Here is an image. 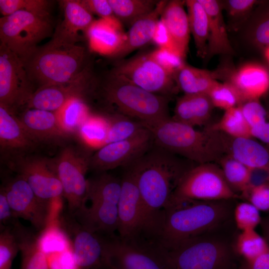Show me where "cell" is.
<instances>
[{"instance_id": "1", "label": "cell", "mask_w": 269, "mask_h": 269, "mask_svg": "<svg viewBox=\"0 0 269 269\" xmlns=\"http://www.w3.org/2000/svg\"><path fill=\"white\" fill-rule=\"evenodd\" d=\"M189 161L153 143L136 161L137 182L142 206L139 236L151 237L156 234L177 184L192 166L187 162Z\"/></svg>"}, {"instance_id": "2", "label": "cell", "mask_w": 269, "mask_h": 269, "mask_svg": "<svg viewBox=\"0 0 269 269\" xmlns=\"http://www.w3.org/2000/svg\"><path fill=\"white\" fill-rule=\"evenodd\" d=\"M229 201L188 200L167 208L151 240L168 245L216 230L231 215Z\"/></svg>"}, {"instance_id": "3", "label": "cell", "mask_w": 269, "mask_h": 269, "mask_svg": "<svg viewBox=\"0 0 269 269\" xmlns=\"http://www.w3.org/2000/svg\"><path fill=\"white\" fill-rule=\"evenodd\" d=\"M147 128L154 145L191 162L215 163L226 154V135L221 132L198 130L171 118Z\"/></svg>"}, {"instance_id": "4", "label": "cell", "mask_w": 269, "mask_h": 269, "mask_svg": "<svg viewBox=\"0 0 269 269\" xmlns=\"http://www.w3.org/2000/svg\"><path fill=\"white\" fill-rule=\"evenodd\" d=\"M214 232L174 244H152L168 269H236L235 248Z\"/></svg>"}, {"instance_id": "5", "label": "cell", "mask_w": 269, "mask_h": 269, "mask_svg": "<svg viewBox=\"0 0 269 269\" xmlns=\"http://www.w3.org/2000/svg\"><path fill=\"white\" fill-rule=\"evenodd\" d=\"M84 47L50 40L23 62L28 77L39 87L69 83L90 67Z\"/></svg>"}, {"instance_id": "6", "label": "cell", "mask_w": 269, "mask_h": 269, "mask_svg": "<svg viewBox=\"0 0 269 269\" xmlns=\"http://www.w3.org/2000/svg\"><path fill=\"white\" fill-rule=\"evenodd\" d=\"M103 94L119 114L138 121L146 128L170 118L169 97L146 91L113 72L104 83Z\"/></svg>"}, {"instance_id": "7", "label": "cell", "mask_w": 269, "mask_h": 269, "mask_svg": "<svg viewBox=\"0 0 269 269\" xmlns=\"http://www.w3.org/2000/svg\"><path fill=\"white\" fill-rule=\"evenodd\" d=\"M88 180L85 203L90 204L71 215L81 224L94 231L106 235H116L119 224L121 179L105 172Z\"/></svg>"}, {"instance_id": "8", "label": "cell", "mask_w": 269, "mask_h": 269, "mask_svg": "<svg viewBox=\"0 0 269 269\" xmlns=\"http://www.w3.org/2000/svg\"><path fill=\"white\" fill-rule=\"evenodd\" d=\"M53 28L50 13L19 10L0 18V44L23 62L49 36Z\"/></svg>"}, {"instance_id": "9", "label": "cell", "mask_w": 269, "mask_h": 269, "mask_svg": "<svg viewBox=\"0 0 269 269\" xmlns=\"http://www.w3.org/2000/svg\"><path fill=\"white\" fill-rule=\"evenodd\" d=\"M239 197L227 183L219 165L214 162L198 164L181 177L165 209L188 200H231Z\"/></svg>"}, {"instance_id": "10", "label": "cell", "mask_w": 269, "mask_h": 269, "mask_svg": "<svg viewBox=\"0 0 269 269\" xmlns=\"http://www.w3.org/2000/svg\"><path fill=\"white\" fill-rule=\"evenodd\" d=\"M57 218L70 239L71 250L79 269L109 268L107 259L109 241L111 236L87 228L67 211L62 212V209Z\"/></svg>"}, {"instance_id": "11", "label": "cell", "mask_w": 269, "mask_h": 269, "mask_svg": "<svg viewBox=\"0 0 269 269\" xmlns=\"http://www.w3.org/2000/svg\"><path fill=\"white\" fill-rule=\"evenodd\" d=\"M89 158L66 147L52 164L62 186L67 212L72 215L81 209L87 200Z\"/></svg>"}, {"instance_id": "12", "label": "cell", "mask_w": 269, "mask_h": 269, "mask_svg": "<svg viewBox=\"0 0 269 269\" xmlns=\"http://www.w3.org/2000/svg\"><path fill=\"white\" fill-rule=\"evenodd\" d=\"M113 72L142 89L167 97L178 90L174 75L150 54H141L120 63Z\"/></svg>"}, {"instance_id": "13", "label": "cell", "mask_w": 269, "mask_h": 269, "mask_svg": "<svg viewBox=\"0 0 269 269\" xmlns=\"http://www.w3.org/2000/svg\"><path fill=\"white\" fill-rule=\"evenodd\" d=\"M108 264L112 269H168L154 246L142 239L110 237Z\"/></svg>"}, {"instance_id": "14", "label": "cell", "mask_w": 269, "mask_h": 269, "mask_svg": "<svg viewBox=\"0 0 269 269\" xmlns=\"http://www.w3.org/2000/svg\"><path fill=\"white\" fill-rule=\"evenodd\" d=\"M2 187L15 216L29 222L37 231L44 229L55 217L53 205L38 197L20 175Z\"/></svg>"}, {"instance_id": "15", "label": "cell", "mask_w": 269, "mask_h": 269, "mask_svg": "<svg viewBox=\"0 0 269 269\" xmlns=\"http://www.w3.org/2000/svg\"><path fill=\"white\" fill-rule=\"evenodd\" d=\"M150 131L146 128L131 138L107 143L89 158V168L105 172L117 167H124L142 156L152 146Z\"/></svg>"}, {"instance_id": "16", "label": "cell", "mask_w": 269, "mask_h": 269, "mask_svg": "<svg viewBox=\"0 0 269 269\" xmlns=\"http://www.w3.org/2000/svg\"><path fill=\"white\" fill-rule=\"evenodd\" d=\"M23 61L0 44V104L11 110L26 105L34 92Z\"/></svg>"}, {"instance_id": "17", "label": "cell", "mask_w": 269, "mask_h": 269, "mask_svg": "<svg viewBox=\"0 0 269 269\" xmlns=\"http://www.w3.org/2000/svg\"><path fill=\"white\" fill-rule=\"evenodd\" d=\"M136 161L123 167L121 178L117 231L118 236L124 239L137 238L141 229L142 206L137 182Z\"/></svg>"}, {"instance_id": "18", "label": "cell", "mask_w": 269, "mask_h": 269, "mask_svg": "<svg viewBox=\"0 0 269 269\" xmlns=\"http://www.w3.org/2000/svg\"><path fill=\"white\" fill-rule=\"evenodd\" d=\"M18 172L38 197L51 204L56 212L61 209L62 186L52 164L41 158L28 159L19 164Z\"/></svg>"}, {"instance_id": "19", "label": "cell", "mask_w": 269, "mask_h": 269, "mask_svg": "<svg viewBox=\"0 0 269 269\" xmlns=\"http://www.w3.org/2000/svg\"><path fill=\"white\" fill-rule=\"evenodd\" d=\"M93 81L89 68L69 83L38 87L31 95L26 105L28 109L56 112L70 100L83 98V95L90 90Z\"/></svg>"}, {"instance_id": "20", "label": "cell", "mask_w": 269, "mask_h": 269, "mask_svg": "<svg viewBox=\"0 0 269 269\" xmlns=\"http://www.w3.org/2000/svg\"><path fill=\"white\" fill-rule=\"evenodd\" d=\"M63 19L56 26L51 40L66 44H76L80 38V32H85L94 22L90 13L80 0L61 1Z\"/></svg>"}, {"instance_id": "21", "label": "cell", "mask_w": 269, "mask_h": 269, "mask_svg": "<svg viewBox=\"0 0 269 269\" xmlns=\"http://www.w3.org/2000/svg\"><path fill=\"white\" fill-rule=\"evenodd\" d=\"M227 81L237 90L244 103L260 100L269 90V71L260 64L249 63L231 72Z\"/></svg>"}, {"instance_id": "22", "label": "cell", "mask_w": 269, "mask_h": 269, "mask_svg": "<svg viewBox=\"0 0 269 269\" xmlns=\"http://www.w3.org/2000/svg\"><path fill=\"white\" fill-rule=\"evenodd\" d=\"M85 32L93 51L113 56L121 50L126 34L118 19L94 20Z\"/></svg>"}, {"instance_id": "23", "label": "cell", "mask_w": 269, "mask_h": 269, "mask_svg": "<svg viewBox=\"0 0 269 269\" xmlns=\"http://www.w3.org/2000/svg\"><path fill=\"white\" fill-rule=\"evenodd\" d=\"M185 0L167 1L160 16L173 44L179 55L185 59L188 50L190 28Z\"/></svg>"}, {"instance_id": "24", "label": "cell", "mask_w": 269, "mask_h": 269, "mask_svg": "<svg viewBox=\"0 0 269 269\" xmlns=\"http://www.w3.org/2000/svg\"><path fill=\"white\" fill-rule=\"evenodd\" d=\"M19 119L35 141L66 137L69 135L61 127L56 112L27 108Z\"/></svg>"}, {"instance_id": "25", "label": "cell", "mask_w": 269, "mask_h": 269, "mask_svg": "<svg viewBox=\"0 0 269 269\" xmlns=\"http://www.w3.org/2000/svg\"><path fill=\"white\" fill-rule=\"evenodd\" d=\"M205 9L209 19V35L206 58L217 54L234 53L227 34L221 2L216 0H198Z\"/></svg>"}, {"instance_id": "26", "label": "cell", "mask_w": 269, "mask_h": 269, "mask_svg": "<svg viewBox=\"0 0 269 269\" xmlns=\"http://www.w3.org/2000/svg\"><path fill=\"white\" fill-rule=\"evenodd\" d=\"M168 0H159L149 13L134 22L126 32L125 41L119 52L115 55L123 57L152 41L157 23Z\"/></svg>"}, {"instance_id": "27", "label": "cell", "mask_w": 269, "mask_h": 269, "mask_svg": "<svg viewBox=\"0 0 269 269\" xmlns=\"http://www.w3.org/2000/svg\"><path fill=\"white\" fill-rule=\"evenodd\" d=\"M214 107L208 94H184L176 101L171 118L195 127L205 125Z\"/></svg>"}, {"instance_id": "28", "label": "cell", "mask_w": 269, "mask_h": 269, "mask_svg": "<svg viewBox=\"0 0 269 269\" xmlns=\"http://www.w3.org/2000/svg\"><path fill=\"white\" fill-rule=\"evenodd\" d=\"M226 154L249 168L269 169V149L254 138H234L226 135Z\"/></svg>"}, {"instance_id": "29", "label": "cell", "mask_w": 269, "mask_h": 269, "mask_svg": "<svg viewBox=\"0 0 269 269\" xmlns=\"http://www.w3.org/2000/svg\"><path fill=\"white\" fill-rule=\"evenodd\" d=\"M221 72L197 68L185 63L175 73L178 89L184 94H208L219 82Z\"/></svg>"}, {"instance_id": "30", "label": "cell", "mask_w": 269, "mask_h": 269, "mask_svg": "<svg viewBox=\"0 0 269 269\" xmlns=\"http://www.w3.org/2000/svg\"><path fill=\"white\" fill-rule=\"evenodd\" d=\"M35 142L12 111L0 104V144L5 149H23Z\"/></svg>"}, {"instance_id": "31", "label": "cell", "mask_w": 269, "mask_h": 269, "mask_svg": "<svg viewBox=\"0 0 269 269\" xmlns=\"http://www.w3.org/2000/svg\"><path fill=\"white\" fill-rule=\"evenodd\" d=\"M13 227L19 243L20 269H50L47 256L38 247L37 235L26 229L19 221Z\"/></svg>"}, {"instance_id": "32", "label": "cell", "mask_w": 269, "mask_h": 269, "mask_svg": "<svg viewBox=\"0 0 269 269\" xmlns=\"http://www.w3.org/2000/svg\"><path fill=\"white\" fill-rule=\"evenodd\" d=\"M187 8L190 32L193 37L198 55L206 58L209 35L207 13L198 0H185Z\"/></svg>"}, {"instance_id": "33", "label": "cell", "mask_w": 269, "mask_h": 269, "mask_svg": "<svg viewBox=\"0 0 269 269\" xmlns=\"http://www.w3.org/2000/svg\"><path fill=\"white\" fill-rule=\"evenodd\" d=\"M159 0H108L114 13L123 24L131 26L134 22L151 12Z\"/></svg>"}, {"instance_id": "34", "label": "cell", "mask_w": 269, "mask_h": 269, "mask_svg": "<svg viewBox=\"0 0 269 269\" xmlns=\"http://www.w3.org/2000/svg\"><path fill=\"white\" fill-rule=\"evenodd\" d=\"M37 242L40 250L47 256L71 249L70 239L56 217L37 234Z\"/></svg>"}, {"instance_id": "35", "label": "cell", "mask_w": 269, "mask_h": 269, "mask_svg": "<svg viewBox=\"0 0 269 269\" xmlns=\"http://www.w3.org/2000/svg\"><path fill=\"white\" fill-rule=\"evenodd\" d=\"M56 113L61 127L69 134L78 132L91 114L88 106L80 97L70 100Z\"/></svg>"}, {"instance_id": "36", "label": "cell", "mask_w": 269, "mask_h": 269, "mask_svg": "<svg viewBox=\"0 0 269 269\" xmlns=\"http://www.w3.org/2000/svg\"><path fill=\"white\" fill-rule=\"evenodd\" d=\"M206 129L221 132L234 138L252 137L251 128L243 115L240 106L225 111L218 122Z\"/></svg>"}, {"instance_id": "37", "label": "cell", "mask_w": 269, "mask_h": 269, "mask_svg": "<svg viewBox=\"0 0 269 269\" xmlns=\"http://www.w3.org/2000/svg\"><path fill=\"white\" fill-rule=\"evenodd\" d=\"M224 178L231 188L238 194L248 188L250 168L229 155H224L218 161Z\"/></svg>"}, {"instance_id": "38", "label": "cell", "mask_w": 269, "mask_h": 269, "mask_svg": "<svg viewBox=\"0 0 269 269\" xmlns=\"http://www.w3.org/2000/svg\"><path fill=\"white\" fill-rule=\"evenodd\" d=\"M109 127L108 118L91 114L77 133L86 145L99 149L106 144Z\"/></svg>"}, {"instance_id": "39", "label": "cell", "mask_w": 269, "mask_h": 269, "mask_svg": "<svg viewBox=\"0 0 269 269\" xmlns=\"http://www.w3.org/2000/svg\"><path fill=\"white\" fill-rule=\"evenodd\" d=\"M248 37L255 46L266 49L269 46V0L260 1L254 12Z\"/></svg>"}, {"instance_id": "40", "label": "cell", "mask_w": 269, "mask_h": 269, "mask_svg": "<svg viewBox=\"0 0 269 269\" xmlns=\"http://www.w3.org/2000/svg\"><path fill=\"white\" fill-rule=\"evenodd\" d=\"M235 251L244 261L250 262L269 249V246L263 236L256 230L241 231L236 240Z\"/></svg>"}, {"instance_id": "41", "label": "cell", "mask_w": 269, "mask_h": 269, "mask_svg": "<svg viewBox=\"0 0 269 269\" xmlns=\"http://www.w3.org/2000/svg\"><path fill=\"white\" fill-rule=\"evenodd\" d=\"M108 119L109 127L105 144L131 138L146 129L141 122L120 114Z\"/></svg>"}, {"instance_id": "42", "label": "cell", "mask_w": 269, "mask_h": 269, "mask_svg": "<svg viewBox=\"0 0 269 269\" xmlns=\"http://www.w3.org/2000/svg\"><path fill=\"white\" fill-rule=\"evenodd\" d=\"M214 108L225 111L240 106L244 101L235 87L229 82H219L208 94Z\"/></svg>"}, {"instance_id": "43", "label": "cell", "mask_w": 269, "mask_h": 269, "mask_svg": "<svg viewBox=\"0 0 269 269\" xmlns=\"http://www.w3.org/2000/svg\"><path fill=\"white\" fill-rule=\"evenodd\" d=\"M0 269H11L19 243L13 226L0 229Z\"/></svg>"}, {"instance_id": "44", "label": "cell", "mask_w": 269, "mask_h": 269, "mask_svg": "<svg viewBox=\"0 0 269 269\" xmlns=\"http://www.w3.org/2000/svg\"><path fill=\"white\" fill-rule=\"evenodd\" d=\"M51 3L47 0H0V11L3 16L19 10L50 13Z\"/></svg>"}, {"instance_id": "45", "label": "cell", "mask_w": 269, "mask_h": 269, "mask_svg": "<svg viewBox=\"0 0 269 269\" xmlns=\"http://www.w3.org/2000/svg\"><path fill=\"white\" fill-rule=\"evenodd\" d=\"M233 215L236 227L241 232L256 230L262 219L260 211L248 201L238 203L234 208Z\"/></svg>"}, {"instance_id": "46", "label": "cell", "mask_w": 269, "mask_h": 269, "mask_svg": "<svg viewBox=\"0 0 269 269\" xmlns=\"http://www.w3.org/2000/svg\"><path fill=\"white\" fill-rule=\"evenodd\" d=\"M240 106L251 129L268 121L266 108L262 104L260 100L247 101Z\"/></svg>"}, {"instance_id": "47", "label": "cell", "mask_w": 269, "mask_h": 269, "mask_svg": "<svg viewBox=\"0 0 269 269\" xmlns=\"http://www.w3.org/2000/svg\"><path fill=\"white\" fill-rule=\"evenodd\" d=\"M260 2L256 0H229L221 3L231 20L239 21L248 17Z\"/></svg>"}, {"instance_id": "48", "label": "cell", "mask_w": 269, "mask_h": 269, "mask_svg": "<svg viewBox=\"0 0 269 269\" xmlns=\"http://www.w3.org/2000/svg\"><path fill=\"white\" fill-rule=\"evenodd\" d=\"M149 53L159 64L174 75L185 63L184 59L180 55L168 49L157 48Z\"/></svg>"}, {"instance_id": "49", "label": "cell", "mask_w": 269, "mask_h": 269, "mask_svg": "<svg viewBox=\"0 0 269 269\" xmlns=\"http://www.w3.org/2000/svg\"><path fill=\"white\" fill-rule=\"evenodd\" d=\"M241 195L260 211L269 212V184L249 188Z\"/></svg>"}, {"instance_id": "50", "label": "cell", "mask_w": 269, "mask_h": 269, "mask_svg": "<svg viewBox=\"0 0 269 269\" xmlns=\"http://www.w3.org/2000/svg\"><path fill=\"white\" fill-rule=\"evenodd\" d=\"M47 257L50 269H79L71 249Z\"/></svg>"}, {"instance_id": "51", "label": "cell", "mask_w": 269, "mask_h": 269, "mask_svg": "<svg viewBox=\"0 0 269 269\" xmlns=\"http://www.w3.org/2000/svg\"><path fill=\"white\" fill-rule=\"evenodd\" d=\"M80 2L90 13L97 14L101 18L117 19L108 0H81Z\"/></svg>"}, {"instance_id": "52", "label": "cell", "mask_w": 269, "mask_h": 269, "mask_svg": "<svg viewBox=\"0 0 269 269\" xmlns=\"http://www.w3.org/2000/svg\"><path fill=\"white\" fill-rule=\"evenodd\" d=\"M18 221L8 203L3 188L0 190V229L12 226Z\"/></svg>"}, {"instance_id": "53", "label": "cell", "mask_w": 269, "mask_h": 269, "mask_svg": "<svg viewBox=\"0 0 269 269\" xmlns=\"http://www.w3.org/2000/svg\"><path fill=\"white\" fill-rule=\"evenodd\" d=\"M152 41L158 46V48L168 49L179 55L173 44L164 23L160 18L157 23Z\"/></svg>"}, {"instance_id": "54", "label": "cell", "mask_w": 269, "mask_h": 269, "mask_svg": "<svg viewBox=\"0 0 269 269\" xmlns=\"http://www.w3.org/2000/svg\"><path fill=\"white\" fill-rule=\"evenodd\" d=\"M253 138L258 139L269 149V121L251 129Z\"/></svg>"}, {"instance_id": "55", "label": "cell", "mask_w": 269, "mask_h": 269, "mask_svg": "<svg viewBox=\"0 0 269 269\" xmlns=\"http://www.w3.org/2000/svg\"><path fill=\"white\" fill-rule=\"evenodd\" d=\"M241 269H269V249L254 260L244 262Z\"/></svg>"}, {"instance_id": "56", "label": "cell", "mask_w": 269, "mask_h": 269, "mask_svg": "<svg viewBox=\"0 0 269 269\" xmlns=\"http://www.w3.org/2000/svg\"><path fill=\"white\" fill-rule=\"evenodd\" d=\"M263 236L269 246V215L262 218L260 224Z\"/></svg>"}, {"instance_id": "57", "label": "cell", "mask_w": 269, "mask_h": 269, "mask_svg": "<svg viewBox=\"0 0 269 269\" xmlns=\"http://www.w3.org/2000/svg\"><path fill=\"white\" fill-rule=\"evenodd\" d=\"M265 106L267 111L268 120L269 121V99H267L266 100Z\"/></svg>"}, {"instance_id": "58", "label": "cell", "mask_w": 269, "mask_h": 269, "mask_svg": "<svg viewBox=\"0 0 269 269\" xmlns=\"http://www.w3.org/2000/svg\"><path fill=\"white\" fill-rule=\"evenodd\" d=\"M265 54L267 61L269 63V46L265 49Z\"/></svg>"}, {"instance_id": "59", "label": "cell", "mask_w": 269, "mask_h": 269, "mask_svg": "<svg viewBox=\"0 0 269 269\" xmlns=\"http://www.w3.org/2000/svg\"><path fill=\"white\" fill-rule=\"evenodd\" d=\"M111 269L110 268H107V269Z\"/></svg>"}, {"instance_id": "60", "label": "cell", "mask_w": 269, "mask_h": 269, "mask_svg": "<svg viewBox=\"0 0 269 269\" xmlns=\"http://www.w3.org/2000/svg\"></svg>"}]
</instances>
